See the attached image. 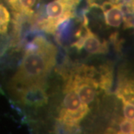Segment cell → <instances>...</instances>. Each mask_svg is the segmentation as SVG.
Returning <instances> with one entry per match:
<instances>
[{"label": "cell", "instance_id": "obj_7", "mask_svg": "<svg viewBox=\"0 0 134 134\" xmlns=\"http://www.w3.org/2000/svg\"><path fill=\"white\" fill-rule=\"evenodd\" d=\"M104 14L107 25L113 28H119L122 24L126 14V8L121 4L106 1L101 5H98Z\"/></svg>", "mask_w": 134, "mask_h": 134}, {"label": "cell", "instance_id": "obj_1", "mask_svg": "<svg viewBox=\"0 0 134 134\" xmlns=\"http://www.w3.org/2000/svg\"><path fill=\"white\" fill-rule=\"evenodd\" d=\"M57 48L46 37H34L26 44L18 69L9 83L12 92L33 86H46V80L55 66Z\"/></svg>", "mask_w": 134, "mask_h": 134}, {"label": "cell", "instance_id": "obj_6", "mask_svg": "<svg viewBox=\"0 0 134 134\" xmlns=\"http://www.w3.org/2000/svg\"><path fill=\"white\" fill-rule=\"evenodd\" d=\"M23 104L32 107H40L48 102L46 86H33L12 92Z\"/></svg>", "mask_w": 134, "mask_h": 134}, {"label": "cell", "instance_id": "obj_12", "mask_svg": "<svg viewBox=\"0 0 134 134\" xmlns=\"http://www.w3.org/2000/svg\"><path fill=\"white\" fill-rule=\"evenodd\" d=\"M123 104V114L125 119L131 121L134 125V102L127 100H121Z\"/></svg>", "mask_w": 134, "mask_h": 134}, {"label": "cell", "instance_id": "obj_5", "mask_svg": "<svg viewBox=\"0 0 134 134\" xmlns=\"http://www.w3.org/2000/svg\"><path fill=\"white\" fill-rule=\"evenodd\" d=\"M82 18V29L80 36L71 43L72 48L77 51L83 49L90 54H106L109 50L108 43L101 41L99 37L93 33L88 27V19L86 14Z\"/></svg>", "mask_w": 134, "mask_h": 134}, {"label": "cell", "instance_id": "obj_4", "mask_svg": "<svg viewBox=\"0 0 134 134\" xmlns=\"http://www.w3.org/2000/svg\"><path fill=\"white\" fill-rule=\"evenodd\" d=\"M63 92L64 97L58 115V123L66 131H77L79 130L82 120L90 111V108L71 88L64 86Z\"/></svg>", "mask_w": 134, "mask_h": 134}, {"label": "cell", "instance_id": "obj_13", "mask_svg": "<svg viewBox=\"0 0 134 134\" xmlns=\"http://www.w3.org/2000/svg\"><path fill=\"white\" fill-rule=\"evenodd\" d=\"M125 7H126V9L128 12L134 15V0H130L128 5Z\"/></svg>", "mask_w": 134, "mask_h": 134}, {"label": "cell", "instance_id": "obj_3", "mask_svg": "<svg viewBox=\"0 0 134 134\" xmlns=\"http://www.w3.org/2000/svg\"><path fill=\"white\" fill-rule=\"evenodd\" d=\"M81 0H52L33 17L37 29L54 34L60 25L75 16Z\"/></svg>", "mask_w": 134, "mask_h": 134}, {"label": "cell", "instance_id": "obj_9", "mask_svg": "<svg viewBox=\"0 0 134 134\" xmlns=\"http://www.w3.org/2000/svg\"><path fill=\"white\" fill-rule=\"evenodd\" d=\"M115 94L120 100L134 102V77L122 79L119 84Z\"/></svg>", "mask_w": 134, "mask_h": 134}, {"label": "cell", "instance_id": "obj_11", "mask_svg": "<svg viewBox=\"0 0 134 134\" xmlns=\"http://www.w3.org/2000/svg\"><path fill=\"white\" fill-rule=\"evenodd\" d=\"M116 125H112L116 126L118 129L115 130L116 133L121 134H133L134 133V125L133 124L128 120L124 119H121L115 123Z\"/></svg>", "mask_w": 134, "mask_h": 134}, {"label": "cell", "instance_id": "obj_10", "mask_svg": "<svg viewBox=\"0 0 134 134\" xmlns=\"http://www.w3.org/2000/svg\"><path fill=\"white\" fill-rule=\"evenodd\" d=\"M10 21V16L8 9L0 3V34L7 32Z\"/></svg>", "mask_w": 134, "mask_h": 134}, {"label": "cell", "instance_id": "obj_2", "mask_svg": "<svg viewBox=\"0 0 134 134\" xmlns=\"http://www.w3.org/2000/svg\"><path fill=\"white\" fill-rule=\"evenodd\" d=\"M64 86L72 89L86 104H92L100 90L98 83L99 71L96 67L84 64H74L62 69Z\"/></svg>", "mask_w": 134, "mask_h": 134}, {"label": "cell", "instance_id": "obj_8", "mask_svg": "<svg viewBox=\"0 0 134 134\" xmlns=\"http://www.w3.org/2000/svg\"><path fill=\"white\" fill-rule=\"evenodd\" d=\"M14 14L33 18L38 12L40 0H7Z\"/></svg>", "mask_w": 134, "mask_h": 134}]
</instances>
